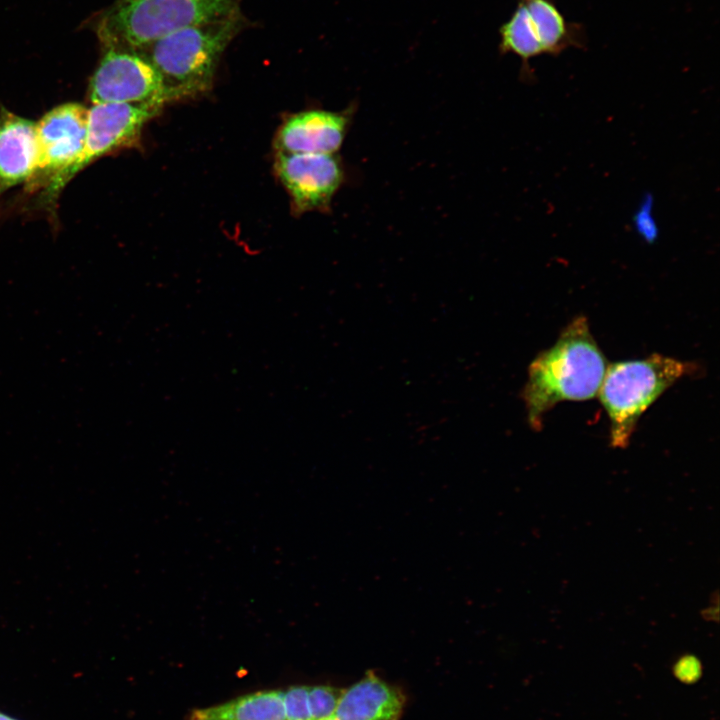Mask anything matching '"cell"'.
I'll use <instances>...</instances> for the list:
<instances>
[{"instance_id":"30bf717a","label":"cell","mask_w":720,"mask_h":720,"mask_svg":"<svg viewBox=\"0 0 720 720\" xmlns=\"http://www.w3.org/2000/svg\"><path fill=\"white\" fill-rule=\"evenodd\" d=\"M352 107L335 112L320 109L290 116L276 140L278 152L292 154H335L348 133Z\"/></svg>"},{"instance_id":"9a60e30c","label":"cell","mask_w":720,"mask_h":720,"mask_svg":"<svg viewBox=\"0 0 720 720\" xmlns=\"http://www.w3.org/2000/svg\"><path fill=\"white\" fill-rule=\"evenodd\" d=\"M283 705L286 720H311L307 686H295L284 691Z\"/></svg>"},{"instance_id":"e0dca14e","label":"cell","mask_w":720,"mask_h":720,"mask_svg":"<svg viewBox=\"0 0 720 720\" xmlns=\"http://www.w3.org/2000/svg\"><path fill=\"white\" fill-rule=\"evenodd\" d=\"M0 720H19L0 711Z\"/></svg>"},{"instance_id":"9c48e42d","label":"cell","mask_w":720,"mask_h":720,"mask_svg":"<svg viewBox=\"0 0 720 720\" xmlns=\"http://www.w3.org/2000/svg\"><path fill=\"white\" fill-rule=\"evenodd\" d=\"M275 170L297 212L327 211L345 182L346 172L336 154L278 152Z\"/></svg>"},{"instance_id":"5bb4252c","label":"cell","mask_w":720,"mask_h":720,"mask_svg":"<svg viewBox=\"0 0 720 720\" xmlns=\"http://www.w3.org/2000/svg\"><path fill=\"white\" fill-rule=\"evenodd\" d=\"M342 692L330 686L308 687L311 720H325L334 716Z\"/></svg>"},{"instance_id":"3957f363","label":"cell","mask_w":720,"mask_h":720,"mask_svg":"<svg viewBox=\"0 0 720 720\" xmlns=\"http://www.w3.org/2000/svg\"><path fill=\"white\" fill-rule=\"evenodd\" d=\"M241 0H115L96 22L102 48L138 51L180 29L240 10Z\"/></svg>"},{"instance_id":"277c9868","label":"cell","mask_w":720,"mask_h":720,"mask_svg":"<svg viewBox=\"0 0 720 720\" xmlns=\"http://www.w3.org/2000/svg\"><path fill=\"white\" fill-rule=\"evenodd\" d=\"M695 365L654 353L643 359L608 364L598 392L610 423V445L625 449L640 417Z\"/></svg>"},{"instance_id":"4fadbf2b","label":"cell","mask_w":720,"mask_h":720,"mask_svg":"<svg viewBox=\"0 0 720 720\" xmlns=\"http://www.w3.org/2000/svg\"><path fill=\"white\" fill-rule=\"evenodd\" d=\"M189 720H286L283 691L268 690L194 710Z\"/></svg>"},{"instance_id":"8992f818","label":"cell","mask_w":720,"mask_h":720,"mask_svg":"<svg viewBox=\"0 0 720 720\" xmlns=\"http://www.w3.org/2000/svg\"><path fill=\"white\" fill-rule=\"evenodd\" d=\"M153 104L104 103L88 109L85 143L75 163L54 178L40 193V200L54 204L64 187L85 167L138 141L142 128L159 111Z\"/></svg>"},{"instance_id":"6da1fadb","label":"cell","mask_w":720,"mask_h":720,"mask_svg":"<svg viewBox=\"0 0 720 720\" xmlns=\"http://www.w3.org/2000/svg\"><path fill=\"white\" fill-rule=\"evenodd\" d=\"M607 367L587 318L577 316L528 367L522 399L529 425L539 430L544 415L557 403L595 398Z\"/></svg>"},{"instance_id":"7c38bea8","label":"cell","mask_w":720,"mask_h":720,"mask_svg":"<svg viewBox=\"0 0 720 720\" xmlns=\"http://www.w3.org/2000/svg\"><path fill=\"white\" fill-rule=\"evenodd\" d=\"M404 696L372 672L343 690L334 717L337 720H399Z\"/></svg>"},{"instance_id":"8fae6325","label":"cell","mask_w":720,"mask_h":720,"mask_svg":"<svg viewBox=\"0 0 720 720\" xmlns=\"http://www.w3.org/2000/svg\"><path fill=\"white\" fill-rule=\"evenodd\" d=\"M39 160L36 122L0 111V196L35 173Z\"/></svg>"},{"instance_id":"5b68a950","label":"cell","mask_w":720,"mask_h":720,"mask_svg":"<svg viewBox=\"0 0 720 720\" xmlns=\"http://www.w3.org/2000/svg\"><path fill=\"white\" fill-rule=\"evenodd\" d=\"M500 49L522 59L521 76L534 79L529 66L543 54L558 56L568 48H583L586 41L581 25L566 20L552 0H518L510 19L501 29Z\"/></svg>"},{"instance_id":"ba28073f","label":"cell","mask_w":720,"mask_h":720,"mask_svg":"<svg viewBox=\"0 0 720 720\" xmlns=\"http://www.w3.org/2000/svg\"><path fill=\"white\" fill-rule=\"evenodd\" d=\"M87 123L88 108L79 103L58 105L36 122L39 160L27 191H43L75 163L84 147Z\"/></svg>"},{"instance_id":"2e32d148","label":"cell","mask_w":720,"mask_h":720,"mask_svg":"<svg viewBox=\"0 0 720 720\" xmlns=\"http://www.w3.org/2000/svg\"><path fill=\"white\" fill-rule=\"evenodd\" d=\"M653 197L647 194L639 204L633 216V225L638 235L647 243H653L658 237V226L652 214Z\"/></svg>"},{"instance_id":"ac0fdd59","label":"cell","mask_w":720,"mask_h":720,"mask_svg":"<svg viewBox=\"0 0 720 720\" xmlns=\"http://www.w3.org/2000/svg\"><path fill=\"white\" fill-rule=\"evenodd\" d=\"M325 720H337V719H336L334 716H332V717L327 718V719H325Z\"/></svg>"},{"instance_id":"7a4b0ae2","label":"cell","mask_w":720,"mask_h":720,"mask_svg":"<svg viewBox=\"0 0 720 720\" xmlns=\"http://www.w3.org/2000/svg\"><path fill=\"white\" fill-rule=\"evenodd\" d=\"M244 26L238 11L175 31L138 52L160 75L167 102L193 97L211 88L221 55Z\"/></svg>"},{"instance_id":"52a82bcc","label":"cell","mask_w":720,"mask_h":720,"mask_svg":"<svg viewBox=\"0 0 720 720\" xmlns=\"http://www.w3.org/2000/svg\"><path fill=\"white\" fill-rule=\"evenodd\" d=\"M89 100L93 104L126 103L162 106L167 102L160 75L138 51L103 48L90 78Z\"/></svg>"}]
</instances>
